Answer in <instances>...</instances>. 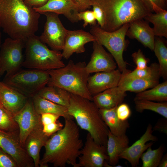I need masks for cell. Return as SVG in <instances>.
Segmentation results:
<instances>
[{
  "label": "cell",
  "instance_id": "6da1fadb",
  "mask_svg": "<svg viewBox=\"0 0 167 167\" xmlns=\"http://www.w3.org/2000/svg\"><path fill=\"white\" fill-rule=\"evenodd\" d=\"M65 120L62 128L46 142L39 167H48L51 164L55 167H65L67 165L79 167L77 160L84 145L79 128L73 119Z\"/></svg>",
  "mask_w": 167,
  "mask_h": 167
},
{
  "label": "cell",
  "instance_id": "7a4b0ae2",
  "mask_svg": "<svg viewBox=\"0 0 167 167\" xmlns=\"http://www.w3.org/2000/svg\"><path fill=\"white\" fill-rule=\"evenodd\" d=\"M40 17L23 0H0V27L10 38L25 41L35 35Z\"/></svg>",
  "mask_w": 167,
  "mask_h": 167
},
{
  "label": "cell",
  "instance_id": "3957f363",
  "mask_svg": "<svg viewBox=\"0 0 167 167\" xmlns=\"http://www.w3.org/2000/svg\"><path fill=\"white\" fill-rule=\"evenodd\" d=\"M103 11L105 23L102 28L115 31L124 24L135 20L144 19L153 11L146 0H91Z\"/></svg>",
  "mask_w": 167,
  "mask_h": 167
},
{
  "label": "cell",
  "instance_id": "277c9868",
  "mask_svg": "<svg viewBox=\"0 0 167 167\" xmlns=\"http://www.w3.org/2000/svg\"><path fill=\"white\" fill-rule=\"evenodd\" d=\"M67 109L79 127L87 131L97 143L106 147L109 130L92 101L71 93Z\"/></svg>",
  "mask_w": 167,
  "mask_h": 167
},
{
  "label": "cell",
  "instance_id": "5b68a950",
  "mask_svg": "<svg viewBox=\"0 0 167 167\" xmlns=\"http://www.w3.org/2000/svg\"><path fill=\"white\" fill-rule=\"evenodd\" d=\"M86 65L84 62L75 63L70 60L63 67L47 71L49 75L47 85L59 87L92 101L87 87L90 74L86 71Z\"/></svg>",
  "mask_w": 167,
  "mask_h": 167
},
{
  "label": "cell",
  "instance_id": "8992f818",
  "mask_svg": "<svg viewBox=\"0 0 167 167\" xmlns=\"http://www.w3.org/2000/svg\"><path fill=\"white\" fill-rule=\"evenodd\" d=\"M25 57L22 66L47 71L65 66L62 53L49 49L34 35L25 41Z\"/></svg>",
  "mask_w": 167,
  "mask_h": 167
},
{
  "label": "cell",
  "instance_id": "52a82bcc",
  "mask_svg": "<svg viewBox=\"0 0 167 167\" xmlns=\"http://www.w3.org/2000/svg\"><path fill=\"white\" fill-rule=\"evenodd\" d=\"M129 25V23H126L115 31L108 32L96 24L91 26L90 30V33L95 37L97 41L110 52L123 75L131 71L127 69V63L123 58L124 51L128 44L125 37Z\"/></svg>",
  "mask_w": 167,
  "mask_h": 167
},
{
  "label": "cell",
  "instance_id": "ba28073f",
  "mask_svg": "<svg viewBox=\"0 0 167 167\" xmlns=\"http://www.w3.org/2000/svg\"><path fill=\"white\" fill-rule=\"evenodd\" d=\"M27 69L5 75L2 81L32 98L47 85L49 75L47 71Z\"/></svg>",
  "mask_w": 167,
  "mask_h": 167
},
{
  "label": "cell",
  "instance_id": "9c48e42d",
  "mask_svg": "<svg viewBox=\"0 0 167 167\" xmlns=\"http://www.w3.org/2000/svg\"><path fill=\"white\" fill-rule=\"evenodd\" d=\"M25 41L10 37L6 39L0 48L1 75L12 74L20 69L24 60L23 50Z\"/></svg>",
  "mask_w": 167,
  "mask_h": 167
},
{
  "label": "cell",
  "instance_id": "30bf717a",
  "mask_svg": "<svg viewBox=\"0 0 167 167\" xmlns=\"http://www.w3.org/2000/svg\"><path fill=\"white\" fill-rule=\"evenodd\" d=\"M42 14L46 17V21L44 31L38 36L39 39L52 49L62 50L68 30L63 25L58 14L49 12Z\"/></svg>",
  "mask_w": 167,
  "mask_h": 167
},
{
  "label": "cell",
  "instance_id": "8fae6325",
  "mask_svg": "<svg viewBox=\"0 0 167 167\" xmlns=\"http://www.w3.org/2000/svg\"><path fill=\"white\" fill-rule=\"evenodd\" d=\"M79 167H103L108 157L106 147L97 143L88 133L79 156Z\"/></svg>",
  "mask_w": 167,
  "mask_h": 167
},
{
  "label": "cell",
  "instance_id": "7c38bea8",
  "mask_svg": "<svg viewBox=\"0 0 167 167\" xmlns=\"http://www.w3.org/2000/svg\"><path fill=\"white\" fill-rule=\"evenodd\" d=\"M13 116L19 127V142L24 148L29 133L35 128L42 124L41 115L35 110L32 98H29L22 109Z\"/></svg>",
  "mask_w": 167,
  "mask_h": 167
},
{
  "label": "cell",
  "instance_id": "4fadbf2b",
  "mask_svg": "<svg viewBox=\"0 0 167 167\" xmlns=\"http://www.w3.org/2000/svg\"><path fill=\"white\" fill-rule=\"evenodd\" d=\"M0 147L13 157L18 167H34L32 159L22 146L19 136L0 130Z\"/></svg>",
  "mask_w": 167,
  "mask_h": 167
},
{
  "label": "cell",
  "instance_id": "5bb4252c",
  "mask_svg": "<svg viewBox=\"0 0 167 167\" xmlns=\"http://www.w3.org/2000/svg\"><path fill=\"white\" fill-rule=\"evenodd\" d=\"M153 131L152 125L149 124L144 133L139 139L122 152L120 156V159L127 160L132 167L137 166L142 154L148 148L152 146L153 142L158 140V138L153 135Z\"/></svg>",
  "mask_w": 167,
  "mask_h": 167
},
{
  "label": "cell",
  "instance_id": "9a60e30c",
  "mask_svg": "<svg viewBox=\"0 0 167 167\" xmlns=\"http://www.w3.org/2000/svg\"><path fill=\"white\" fill-rule=\"evenodd\" d=\"M96 41L90 32L82 29L68 30L62 52V58L68 59L74 53H83L85 51V44Z\"/></svg>",
  "mask_w": 167,
  "mask_h": 167
},
{
  "label": "cell",
  "instance_id": "2e32d148",
  "mask_svg": "<svg viewBox=\"0 0 167 167\" xmlns=\"http://www.w3.org/2000/svg\"><path fill=\"white\" fill-rule=\"evenodd\" d=\"M117 64L112 55L106 51L97 41L93 42V51L90 61L86 65L87 72L90 74L110 71L116 69Z\"/></svg>",
  "mask_w": 167,
  "mask_h": 167
},
{
  "label": "cell",
  "instance_id": "e0dca14e",
  "mask_svg": "<svg viewBox=\"0 0 167 167\" xmlns=\"http://www.w3.org/2000/svg\"><path fill=\"white\" fill-rule=\"evenodd\" d=\"M33 8L40 14L52 12L64 15L72 23L79 21L78 16L79 7L73 0H49L42 6Z\"/></svg>",
  "mask_w": 167,
  "mask_h": 167
},
{
  "label": "cell",
  "instance_id": "ac0fdd59",
  "mask_svg": "<svg viewBox=\"0 0 167 167\" xmlns=\"http://www.w3.org/2000/svg\"><path fill=\"white\" fill-rule=\"evenodd\" d=\"M122 74L118 69L96 73L89 76L87 87L93 96L108 89L117 86Z\"/></svg>",
  "mask_w": 167,
  "mask_h": 167
},
{
  "label": "cell",
  "instance_id": "d6986e66",
  "mask_svg": "<svg viewBox=\"0 0 167 167\" xmlns=\"http://www.w3.org/2000/svg\"><path fill=\"white\" fill-rule=\"evenodd\" d=\"M29 98L12 86L0 81V104L13 116L22 109Z\"/></svg>",
  "mask_w": 167,
  "mask_h": 167
},
{
  "label": "cell",
  "instance_id": "ffe728a7",
  "mask_svg": "<svg viewBox=\"0 0 167 167\" xmlns=\"http://www.w3.org/2000/svg\"><path fill=\"white\" fill-rule=\"evenodd\" d=\"M126 35L135 39L144 46L153 50L155 38L152 28L143 19H139L129 23Z\"/></svg>",
  "mask_w": 167,
  "mask_h": 167
},
{
  "label": "cell",
  "instance_id": "44dd1931",
  "mask_svg": "<svg viewBox=\"0 0 167 167\" xmlns=\"http://www.w3.org/2000/svg\"><path fill=\"white\" fill-rule=\"evenodd\" d=\"M129 139L126 134L116 135L109 131L106 147L108 160L105 163L104 167H123L117 164L120 154L129 146Z\"/></svg>",
  "mask_w": 167,
  "mask_h": 167
},
{
  "label": "cell",
  "instance_id": "7402d4cb",
  "mask_svg": "<svg viewBox=\"0 0 167 167\" xmlns=\"http://www.w3.org/2000/svg\"><path fill=\"white\" fill-rule=\"evenodd\" d=\"M49 137L43 132L41 124L33 129L26 138L24 148L32 159L35 167H39L40 152Z\"/></svg>",
  "mask_w": 167,
  "mask_h": 167
},
{
  "label": "cell",
  "instance_id": "603a6c76",
  "mask_svg": "<svg viewBox=\"0 0 167 167\" xmlns=\"http://www.w3.org/2000/svg\"><path fill=\"white\" fill-rule=\"evenodd\" d=\"M126 92L118 86L106 90L92 96V101L99 109H109L122 103Z\"/></svg>",
  "mask_w": 167,
  "mask_h": 167
},
{
  "label": "cell",
  "instance_id": "cb8c5ba5",
  "mask_svg": "<svg viewBox=\"0 0 167 167\" xmlns=\"http://www.w3.org/2000/svg\"><path fill=\"white\" fill-rule=\"evenodd\" d=\"M36 112L39 114L51 113L63 117L65 119H73L69 113L67 108L43 98L37 94L32 97Z\"/></svg>",
  "mask_w": 167,
  "mask_h": 167
},
{
  "label": "cell",
  "instance_id": "d4e9b609",
  "mask_svg": "<svg viewBox=\"0 0 167 167\" xmlns=\"http://www.w3.org/2000/svg\"><path fill=\"white\" fill-rule=\"evenodd\" d=\"M160 77L148 78H127L122 75L118 86L122 90L138 93L151 88L159 83Z\"/></svg>",
  "mask_w": 167,
  "mask_h": 167
},
{
  "label": "cell",
  "instance_id": "484cf974",
  "mask_svg": "<svg viewBox=\"0 0 167 167\" xmlns=\"http://www.w3.org/2000/svg\"><path fill=\"white\" fill-rule=\"evenodd\" d=\"M117 107L109 109H99L100 113L109 131L117 136L126 135L130 124L128 120L123 121L118 117Z\"/></svg>",
  "mask_w": 167,
  "mask_h": 167
},
{
  "label": "cell",
  "instance_id": "4316f807",
  "mask_svg": "<svg viewBox=\"0 0 167 167\" xmlns=\"http://www.w3.org/2000/svg\"><path fill=\"white\" fill-rule=\"evenodd\" d=\"M37 94L43 98L67 108L69 106L71 93L59 87L46 85Z\"/></svg>",
  "mask_w": 167,
  "mask_h": 167
},
{
  "label": "cell",
  "instance_id": "83f0119b",
  "mask_svg": "<svg viewBox=\"0 0 167 167\" xmlns=\"http://www.w3.org/2000/svg\"><path fill=\"white\" fill-rule=\"evenodd\" d=\"M145 100L157 102L167 101V81L155 86L151 89L137 93L134 101Z\"/></svg>",
  "mask_w": 167,
  "mask_h": 167
},
{
  "label": "cell",
  "instance_id": "f1b7e54d",
  "mask_svg": "<svg viewBox=\"0 0 167 167\" xmlns=\"http://www.w3.org/2000/svg\"><path fill=\"white\" fill-rule=\"evenodd\" d=\"M152 13L144 19L152 24V28L155 36L167 38V11L163 9Z\"/></svg>",
  "mask_w": 167,
  "mask_h": 167
},
{
  "label": "cell",
  "instance_id": "f546056e",
  "mask_svg": "<svg viewBox=\"0 0 167 167\" xmlns=\"http://www.w3.org/2000/svg\"><path fill=\"white\" fill-rule=\"evenodd\" d=\"M136 111L142 113L145 110L155 112L167 119V102H157L140 100L134 101Z\"/></svg>",
  "mask_w": 167,
  "mask_h": 167
},
{
  "label": "cell",
  "instance_id": "4dcf8cb0",
  "mask_svg": "<svg viewBox=\"0 0 167 167\" xmlns=\"http://www.w3.org/2000/svg\"><path fill=\"white\" fill-rule=\"evenodd\" d=\"M158 62L161 77L167 79V48L161 39H155L153 50Z\"/></svg>",
  "mask_w": 167,
  "mask_h": 167
},
{
  "label": "cell",
  "instance_id": "1f68e13d",
  "mask_svg": "<svg viewBox=\"0 0 167 167\" xmlns=\"http://www.w3.org/2000/svg\"><path fill=\"white\" fill-rule=\"evenodd\" d=\"M150 146L141 155L140 159L142 162V167H158L163 157L165 151L163 145L157 148L152 150Z\"/></svg>",
  "mask_w": 167,
  "mask_h": 167
},
{
  "label": "cell",
  "instance_id": "d6a6232c",
  "mask_svg": "<svg viewBox=\"0 0 167 167\" xmlns=\"http://www.w3.org/2000/svg\"><path fill=\"white\" fill-rule=\"evenodd\" d=\"M0 130L18 136L19 135V127L13 115L1 104Z\"/></svg>",
  "mask_w": 167,
  "mask_h": 167
},
{
  "label": "cell",
  "instance_id": "836d02e7",
  "mask_svg": "<svg viewBox=\"0 0 167 167\" xmlns=\"http://www.w3.org/2000/svg\"><path fill=\"white\" fill-rule=\"evenodd\" d=\"M122 76L127 78H148L155 77H161L159 65L155 62L152 63L149 66L138 69L135 68Z\"/></svg>",
  "mask_w": 167,
  "mask_h": 167
},
{
  "label": "cell",
  "instance_id": "e575fe53",
  "mask_svg": "<svg viewBox=\"0 0 167 167\" xmlns=\"http://www.w3.org/2000/svg\"><path fill=\"white\" fill-rule=\"evenodd\" d=\"M131 57L136 66V69H143L148 66L149 59L146 57L141 49H139L137 51L132 53Z\"/></svg>",
  "mask_w": 167,
  "mask_h": 167
},
{
  "label": "cell",
  "instance_id": "d590c367",
  "mask_svg": "<svg viewBox=\"0 0 167 167\" xmlns=\"http://www.w3.org/2000/svg\"><path fill=\"white\" fill-rule=\"evenodd\" d=\"M78 16L79 21H84L83 27H86L88 24L93 25L96 24V21L92 11L86 10L79 12Z\"/></svg>",
  "mask_w": 167,
  "mask_h": 167
},
{
  "label": "cell",
  "instance_id": "8d00e7d4",
  "mask_svg": "<svg viewBox=\"0 0 167 167\" xmlns=\"http://www.w3.org/2000/svg\"><path fill=\"white\" fill-rule=\"evenodd\" d=\"M0 167H18L13 157L0 147Z\"/></svg>",
  "mask_w": 167,
  "mask_h": 167
},
{
  "label": "cell",
  "instance_id": "74e56055",
  "mask_svg": "<svg viewBox=\"0 0 167 167\" xmlns=\"http://www.w3.org/2000/svg\"><path fill=\"white\" fill-rule=\"evenodd\" d=\"M116 112L118 118L123 121L127 120L131 114L129 106L125 103H122L119 105L117 107Z\"/></svg>",
  "mask_w": 167,
  "mask_h": 167
},
{
  "label": "cell",
  "instance_id": "f35d334b",
  "mask_svg": "<svg viewBox=\"0 0 167 167\" xmlns=\"http://www.w3.org/2000/svg\"><path fill=\"white\" fill-rule=\"evenodd\" d=\"M63 125L59 121L43 126V131L47 136L51 135L61 130L63 127Z\"/></svg>",
  "mask_w": 167,
  "mask_h": 167
},
{
  "label": "cell",
  "instance_id": "ab89813d",
  "mask_svg": "<svg viewBox=\"0 0 167 167\" xmlns=\"http://www.w3.org/2000/svg\"><path fill=\"white\" fill-rule=\"evenodd\" d=\"M92 11L94 14L96 21L98 24L101 28L104 26L105 23V16L102 10L98 6L93 5Z\"/></svg>",
  "mask_w": 167,
  "mask_h": 167
},
{
  "label": "cell",
  "instance_id": "60d3db41",
  "mask_svg": "<svg viewBox=\"0 0 167 167\" xmlns=\"http://www.w3.org/2000/svg\"><path fill=\"white\" fill-rule=\"evenodd\" d=\"M42 125L48 124L58 121L59 116L51 113H44L41 114Z\"/></svg>",
  "mask_w": 167,
  "mask_h": 167
},
{
  "label": "cell",
  "instance_id": "b9f144b4",
  "mask_svg": "<svg viewBox=\"0 0 167 167\" xmlns=\"http://www.w3.org/2000/svg\"><path fill=\"white\" fill-rule=\"evenodd\" d=\"M153 131L167 134V119L164 118L159 119L154 127H152Z\"/></svg>",
  "mask_w": 167,
  "mask_h": 167
},
{
  "label": "cell",
  "instance_id": "7bdbcfd3",
  "mask_svg": "<svg viewBox=\"0 0 167 167\" xmlns=\"http://www.w3.org/2000/svg\"><path fill=\"white\" fill-rule=\"evenodd\" d=\"M167 0H149L153 11L155 12L162 8L166 10Z\"/></svg>",
  "mask_w": 167,
  "mask_h": 167
},
{
  "label": "cell",
  "instance_id": "ee69618b",
  "mask_svg": "<svg viewBox=\"0 0 167 167\" xmlns=\"http://www.w3.org/2000/svg\"><path fill=\"white\" fill-rule=\"evenodd\" d=\"M25 3L32 8L41 6L49 0H23Z\"/></svg>",
  "mask_w": 167,
  "mask_h": 167
},
{
  "label": "cell",
  "instance_id": "f6af8a7d",
  "mask_svg": "<svg viewBox=\"0 0 167 167\" xmlns=\"http://www.w3.org/2000/svg\"><path fill=\"white\" fill-rule=\"evenodd\" d=\"M78 5L80 11L90 8L92 6L91 0H73Z\"/></svg>",
  "mask_w": 167,
  "mask_h": 167
},
{
  "label": "cell",
  "instance_id": "bcb514c9",
  "mask_svg": "<svg viewBox=\"0 0 167 167\" xmlns=\"http://www.w3.org/2000/svg\"><path fill=\"white\" fill-rule=\"evenodd\" d=\"M159 167H167V154L163 155L162 157L159 165Z\"/></svg>",
  "mask_w": 167,
  "mask_h": 167
},
{
  "label": "cell",
  "instance_id": "7dc6e473",
  "mask_svg": "<svg viewBox=\"0 0 167 167\" xmlns=\"http://www.w3.org/2000/svg\"><path fill=\"white\" fill-rule=\"evenodd\" d=\"M1 28L0 27V48L2 44L1 40H2V33L1 31Z\"/></svg>",
  "mask_w": 167,
  "mask_h": 167
},
{
  "label": "cell",
  "instance_id": "c3c4849f",
  "mask_svg": "<svg viewBox=\"0 0 167 167\" xmlns=\"http://www.w3.org/2000/svg\"><path fill=\"white\" fill-rule=\"evenodd\" d=\"M147 2H148L150 5V2H149V0H146Z\"/></svg>",
  "mask_w": 167,
  "mask_h": 167
},
{
  "label": "cell",
  "instance_id": "681fc988",
  "mask_svg": "<svg viewBox=\"0 0 167 167\" xmlns=\"http://www.w3.org/2000/svg\"><path fill=\"white\" fill-rule=\"evenodd\" d=\"M1 76V71H0V77Z\"/></svg>",
  "mask_w": 167,
  "mask_h": 167
}]
</instances>
